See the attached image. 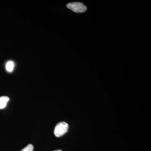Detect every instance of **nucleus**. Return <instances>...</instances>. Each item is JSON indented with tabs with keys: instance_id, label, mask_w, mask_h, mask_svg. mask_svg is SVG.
<instances>
[{
	"instance_id": "nucleus-1",
	"label": "nucleus",
	"mask_w": 151,
	"mask_h": 151,
	"mask_svg": "<svg viewBox=\"0 0 151 151\" xmlns=\"http://www.w3.org/2000/svg\"><path fill=\"white\" fill-rule=\"evenodd\" d=\"M68 129V125L65 122H60L58 123L55 127L54 134L58 137L65 134Z\"/></svg>"
},
{
	"instance_id": "nucleus-4",
	"label": "nucleus",
	"mask_w": 151,
	"mask_h": 151,
	"mask_svg": "<svg viewBox=\"0 0 151 151\" xmlns=\"http://www.w3.org/2000/svg\"><path fill=\"white\" fill-rule=\"evenodd\" d=\"M6 69L9 72H12L14 68V63L12 61H9L6 64Z\"/></svg>"
},
{
	"instance_id": "nucleus-3",
	"label": "nucleus",
	"mask_w": 151,
	"mask_h": 151,
	"mask_svg": "<svg viewBox=\"0 0 151 151\" xmlns=\"http://www.w3.org/2000/svg\"><path fill=\"white\" fill-rule=\"evenodd\" d=\"M9 100V98L7 96L0 97V109H3L5 108Z\"/></svg>"
},
{
	"instance_id": "nucleus-5",
	"label": "nucleus",
	"mask_w": 151,
	"mask_h": 151,
	"mask_svg": "<svg viewBox=\"0 0 151 151\" xmlns=\"http://www.w3.org/2000/svg\"><path fill=\"white\" fill-rule=\"evenodd\" d=\"M33 146L31 144H29L20 151H33Z\"/></svg>"
},
{
	"instance_id": "nucleus-2",
	"label": "nucleus",
	"mask_w": 151,
	"mask_h": 151,
	"mask_svg": "<svg viewBox=\"0 0 151 151\" xmlns=\"http://www.w3.org/2000/svg\"><path fill=\"white\" fill-rule=\"evenodd\" d=\"M66 6L68 8L77 13H84L87 10V8L83 3L78 2L69 3Z\"/></svg>"
},
{
	"instance_id": "nucleus-6",
	"label": "nucleus",
	"mask_w": 151,
	"mask_h": 151,
	"mask_svg": "<svg viewBox=\"0 0 151 151\" xmlns=\"http://www.w3.org/2000/svg\"><path fill=\"white\" fill-rule=\"evenodd\" d=\"M53 151H63L62 150H54Z\"/></svg>"
}]
</instances>
